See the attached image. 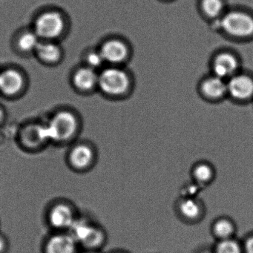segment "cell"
Segmentation results:
<instances>
[{
    "mask_svg": "<svg viewBox=\"0 0 253 253\" xmlns=\"http://www.w3.org/2000/svg\"><path fill=\"white\" fill-rule=\"evenodd\" d=\"M78 124L74 115L69 112H60L53 117L49 124L42 126L45 140L64 141L70 138L77 130Z\"/></svg>",
    "mask_w": 253,
    "mask_h": 253,
    "instance_id": "cell-1",
    "label": "cell"
},
{
    "mask_svg": "<svg viewBox=\"0 0 253 253\" xmlns=\"http://www.w3.org/2000/svg\"><path fill=\"white\" fill-rule=\"evenodd\" d=\"M220 25L226 33L233 36L247 37L253 34V18L240 11L226 14Z\"/></svg>",
    "mask_w": 253,
    "mask_h": 253,
    "instance_id": "cell-2",
    "label": "cell"
},
{
    "mask_svg": "<svg viewBox=\"0 0 253 253\" xmlns=\"http://www.w3.org/2000/svg\"><path fill=\"white\" fill-rule=\"evenodd\" d=\"M97 85L106 94L120 95L126 91L129 81L126 74L122 70L108 69L99 76Z\"/></svg>",
    "mask_w": 253,
    "mask_h": 253,
    "instance_id": "cell-3",
    "label": "cell"
},
{
    "mask_svg": "<svg viewBox=\"0 0 253 253\" xmlns=\"http://www.w3.org/2000/svg\"><path fill=\"white\" fill-rule=\"evenodd\" d=\"M64 26V20L61 14L56 11H48L37 19L35 32L39 38L54 39L61 35Z\"/></svg>",
    "mask_w": 253,
    "mask_h": 253,
    "instance_id": "cell-4",
    "label": "cell"
},
{
    "mask_svg": "<svg viewBox=\"0 0 253 253\" xmlns=\"http://www.w3.org/2000/svg\"><path fill=\"white\" fill-rule=\"evenodd\" d=\"M75 241L89 247L100 245L103 240L101 231L84 220H75L69 228Z\"/></svg>",
    "mask_w": 253,
    "mask_h": 253,
    "instance_id": "cell-5",
    "label": "cell"
},
{
    "mask_svg": "<svg viewBox=\"0 0 253 253\" xmlns=\"http://www.w3.org/2000/svg\"><path fill=\"white\" fill-rule=\"evenodd\" d=\"M227 91L237 100H247L253 95V81L244 75L233 77L227 84Z\"/></svg>",
    "mask_w": 253,
    "mask_h": 253,
    "instance_id": "cell-6",
    "label": "cell"
},
{
    "mask_svg": "<svg viewBox=\"0 0 253 253\" xmlns=\"http://www.w3.org/2000/svg\"><path fill=\"white\" fill-rule=\"evenodd\" d=\"M21 74L14 69H8L0 73V91L6 95H14L23 88Z\"/></svg>",
    "mask_w": 253,
    "mask_h": 253,
    "instance_id": "cell-7",
    "label": "cell"
},
{
    "mask_svg": "<svg viewBox=\"0 0 253 253\" xmlns=\"http://www.w3.org/2000/svg\"><path fill=\"white\" fill-rule=\"evenodd\" d=\"M100 52L104 61L118 63L126 57L127 48L121 41H110L103 44Z\"/></svg>",
    "mask_w": 253,
    "mask_h": 253,
    "instance_id": "cell-8",
    "label": "cell"
},
{
    "mask_svg": "<svg viewBox=\"0 0 253 253\" xmlns=\"http://www.w3.org/2000/svg\"><path fill=\"white\" fill-rule=\"evenodd\" d=\"M76 241L71 235H54L48 240L46 253H75Z\"/></svg>",
    "mask_w": 253,
    "mask_h": 253,
    "instance_id": "cell-9",
    "label": "cell"
},
{
    "mask_svg": "<svg viewBox=\"0 0 253 253\" xmlns=\"http://www.w3.org/2000/svg\"><path fill=\"white\" fill-rule=\"evenodd\" d=\"M49 220L54 227L70 228L75 219L72 210L69 207L60 204L51 210Z\"/></svg>",
    "mask_w": 253,
    "mask_h": 253,
    "instance_id": "cell-10",
    "label": "cell"
},
{
    "mask_svg": "<svg viewBox=\"0 0 253 253\" xmlns=\"http://www.w3.org/2000/svg\"><path fill=\"white\" fill-rule=\"evenodd\" d=\"M237 67L238 63L236 59L231 54L226 53L219 55L214 60L213 66L215 76L222 79L231 76L235 72Z\"/></svg>",
    "mask_w": 253,
    "mask_h": 253,
    "instance_id": "cell-11",
    "label": "cell"
},
{
    "mask_svg": "<svg viewBox=\"0 0 253 253\" xmlns=\"http://www.w3.org/2000/svg\"><path fill=\"white\" fill-rule=\"evenodd\" d=\"M98 75L90 67L82 68L74 76L75 86L81 90H89L98 84Z\"/></svg>",
    "mask_w": 253,
    "mask_h": 253,
    "instance_id": "cell-12",
    "label": "cell"
},
{
    "mask_svg": "<svg viewBox=\"0 0 253 253\" xmlns=\"http://www.w3.org/2000/svg\"><path fill=\"white\" fill-rule=\"evenodd\" d=\"M202 91L210 98H218L227 91V84L219 77H211L204 81Z\"/></svg>",
    "mask_w": 253,
    "mask_h": 253,
    "instance_id": "cell-13",
    "label": "cell"
},
{
    "mask_svg": "<svg viewBox=\"0 0 253 253\" xmlns=\"http://www.w3.org/2000/svg\"><path fill=\"white\" fill-rule=\"evenodd\" d=\"M93 152L86 146H76L72 149L70 154V161L72 165L77 168H85L89 165L92 161Z\"/></svg>",
    "mask_w": 253,
    "mask_h": 253,
    "instance_id": "cell-14",
    "label": "cell"
},
{
    "mask_svg": "<svg viewBox=\"0 0 253 253\" xmlns=\"http://www.w3.org/2000/svg\"><path fill=\"white\" fill-rule=\"evenodd\" d=\"M36 51L41 60L48 63L57 61L61 55L60 47L51 42H40Z\"/></svg>",
    "mask_w": 253,
    "mask_h": 253,
    "instance_id": "cell-15",
    "label": "cell"
},
{
    "mask_svg": "<svg viewBox=\"0 0 253 253\" xmlns=\"http://www.w3.org/2000/svg\"><path fill=\"white\" fill-rule=\"evenodd\" d=\"M179 210L180 213L189 220H194L200 215L201 209L196 201L192 198H185L180 203Z\"/></svg>",
    "mask_w": 253,
    "mask_h": 253,
    "instance_id": "cell-16",
    "label": "cell"
},
{
    "mask_svg": "<svg viewBox=\"0 0 253 253\" xmlns=\"http://www.w3.org/2000/svg\"><path fill=\"white\" fill-rule=\"evenodd\" d=\"M39 38L35 32H26L19 38V48L25 52L36 51L41 42Z\"/></svg>",
    "mask_w": 253,
    "mask_h": 253,
    "instance_id": "cell-17",
    "label": "cell"
},
{
    "mask_svg": "<svg viewBox=\"0 0 253 253\" xmlns=\"http://www.w3.org/2000/svg\"><path fill=\"white\" fill-rule=\"evenodd\" d=\"M234 225L227 219H220L214 223L213 232L217 238L221 240L230 238L234 233Z\"/></svg>",
    "mask_w": 253,
    "mask_h": 253,
    "instance_id": "cell-18",
    "label": "cell"
},
{
    "mask_svg": "<svg viewBox=\"0 0 253 253\" xmlns=\"http://www.w3.org/2000/svg\"><path fill=\"white\" fill-rule=\"evenodd\" d=\"M213 171L211 167L207 164H201L194 168V178L198 183H205L210 181L212 177Z\"/></svg>",
    "mask_w": 253,
    "mask_h": 253,
    "instance_id": "cell-19",
    "label": "cell"
},
{
    "mask_svg": "<svg viewBox=\"0 0 253 253\" xmlns=\"http://www.w3.org/2000/svg\"><path fill=\"white\" fill-rule=\"evenodd\" d=\"M216 253H241L239 244L234 240H221L216 247Z\"/></svg>",
    "mask_w": 253,
    "mask_h": 253,
    "instance_id": "cell-20",
    "label": "cell"
},
{
    "mask_svg": "<svg viewBox=\"0 0 253 253\" xmlns=\"http://www.w3.org/2000/svg\"><path fill=\"white\" fill-rule=\"evenodd\" d=\"M202 8L207 15L214 17L221 12L223 4L221 0H203Z\"/></svg>",
    "mask_w": 253,
    "mask_h": 253,
    "instance_id": "cell-21",
    "label": "cell"
},
{
    "mask_svg": "<svg viewBox=\"0 0 253 253\" xmlns=\"http://www.w3.org/2000/svg\"><path fill=\"white\" fill-rule=\"evenodd\" d=\"M87 62L89 67L94 69L101 66L105 61L100 52H92L87 57Z\"/></svg>",
    "mask_w": 253,
    "mask_h": 253,
    "instance_id": "cell-22",
    "label": "cell"
},
{
    "mask_svg": "<svg viewBox=\"0 0 253 253\" xmlns=\"http://www.w3.org/2000/svg\"><path fill=\"white\" fill-rule=\"evenodd\" d=\"M246 253H253V236L249 238L245 244Z\"/></svg>",
    "mask_w": 253,
    "mask_h": 253,
    "instance_id": "cell-23",
    "label": "cell"
},
{
    "mask_svg": "<svg viewBox=\"0 0 253 253\" xmlns=\"http://www.w3.org/2000/svg\"><path fill=\"white\" fill-rule=\"evenodd\" d=\"M4 247H5V244H4L3 240L0 238V253L3 251Z\"/></svg>",
    "mask_w": 253,
    "mask_h": 253,
    "instance_id": "cell-24",
    "label": "cell"
},
{
    "mask_svg": "<svg viewBox=\"0 0 253 253\" xmlns=\"http://www.w3.org/2000/svg\"><path fill=\"white\" fill-rule=\"evenodd\" d=\"M2 109H1V108H0V121H1V119H2Z\"/></svg>",
    "mask_w": 253,
    "mask_h": 253,
    "instance_id": "cell-25",
    "label": "cell"
},
{
    "mask_svg": "<svg viewBox=\"0 0 253 253\" xmlns=\"http://www.w3.org/2000/svg\"></svg>",
    "mask_w": 253,
    "mask_h": 253,
    "instance_id": "cell-26",
    "label": "cell"
},
{
    "mask_svg": "<svg viewBox=\"0 0 253 253\" xmlns=\"http://www.w3.org/2000/svg\"></svg>",
    "mask_w": 253,
    "mask_h": 253,
    "instance_id": "cell-27",
    "label": "cell"
}]
</instances>
